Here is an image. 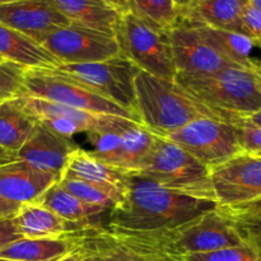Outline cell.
<instances>
[{
    "label": "cell",
    "instance_id": "12",
    "mask_svg": "<svg viewBox=\"0 0 261 261\" xmlns=\"http://www.w3.org/2000/svg\"><path fill=\"white\" fill-rule=\"evenodd\" d=\"M17 98L38 122L68 139L82 133L89 134L112 129L125 120V117L82 111L25 94H20Z\"/></svg>",
    "mask_w": 261,
    "mask_h": 261
},
{
    "label": "cell",
    "instance_id": "10",
    "mask_svg": "<svg viewBox=\"0 0 261 261\" xmlns=\"http://www.w3.org/2000/svg\"><path fill=\"white\" fill-rule=\"evenodd\" d=\"M165 138L180 145L209 168L244 152L234 125L214 117H199Z\"/></svg>",
    "mask_w": 261,
    "mask_h": 261
},
{
    "label": "cell",
    "instance_id": "27",
    "mask_svg": "<svg viewBox=\"0 0 261 261\" xmlns=\"http://www.w3.org/2000/svg\"><path fill=\"white\" fill-rule=\"evenodd\" d=\"M58 182L66 191L83 200L84 203L101 206L109 212L112 208H115L117 204L121 203L125 195L124 190L112 188V186L91 182V181L82 180V178L60 177Z\"/></svg>",
    "mask_w": 261,
    "mask_h": 261
},
{
    "label": "cell",
    "instance_id": "28",
    "mask_svg": "<svg viewBox=\"0 0 261 261\" xmlns=\"http://www.w3.org/2000/svg\"><path fill=\"white\" fill-rule=\"evenodd\" d=\"M130 12L162 32H168L180 18L173 0H130Z\"/></svg>",
    "mask_w": 261,
    "mask_h": 261
},
{
    "label": "cell",
    "instance_id": "8",
    "mask_svg": "<svg viewBox=\"0 0 261 261\" xmlns=\"http://www.w3.org/2000/svg\"><path fill=\"white\" fill-rule=\"evenodd\" d=\"M51 70L92 89L117 106L132 112L139 122L134 82L140 70L124 56H115L96 63L60 64L58 68Z\"/></svg>",
    "mask_w": 261,
    "mask_h": 261
},
{
    "label": "cell",
    "instance_id": "35",
    "mask_svg": "<svg viewBox=\"0 0 261 261\" xmlns=\"http://www.w3.org/2000/svg\"><path fill=\"white\" fill-rule=\"evenodd\" d=\"M56 261H92V257H91V255H89L88 250H87L86 247L83 246V244H82V239H81V246H79L75 251L71 252V254H69L68 256L63 257V259H60V260H56Z\"/></svg>",
    "mask_w": 261,
    "mask_h": 261
},
{
    "label": "cell",
    "instance_id": "21",
    "mask_svg": "<svg viewBox=\"0 0 261 261\" xmlns=\"http://www.w3.org/2000/svg\"><path fill=\"white\" fill-rule=\"evenodd\" d=\"M0 56L27 69H54L58 59L28 36L0 23Z\"/></svg>",
    "mask_w": 261,
    "mask_h": 261
},
{
    "label": "cell",
    "instance_id": "15",
    "mask_svg": "<svg viewBox=\"0 0 261 261\" xmlns=\"http://www.w3.org/2000/svg\"><path fill=\"white\" fill-rule=\"evenodd\" d=\"M78 145L37 121L32 134L15 154L19 161L60 177L68 158Z\"/></svg>",
    "mask_w": 261,
    "mask_h": 261
},
{
    "label": "cell",
    "instance_id": "9",
    "mask_svg": "<svg viewBox=\"0 0 261 261\" xmlns=\"http://www.w3.org/2000/svg\"><path fill=\"white\" fill-rule=\"evenodd\" d=\"M20 94L37 97L82 111L112 115L138 122L132 112L117 106L92 89L54 73L51 69H27Z\"/></svg>",
    "mask_w": 261,
    "mask_h": 261
},
{
    "label": "cell",
    "instance_id": "42",
    "mask_svg": "<svg viewBox=\"0 0 261 261\" xmlns=\"http://www.w3.org/2000/svg\"><path fill=\"white\" fill-rule=\"evenodd\" d=\"M14 2H19V0H0V5L9 4V3H14Z\"/></svg>",
    "mask_w": 261,
    "mask_h": 261
},
{
    "label": "cell",
    "instance_id": "33",
    "mask_svg": "<svg viewBox=\"0 0 261 261\" xmlns=\"http://www.w3.org/2000/svg\"><path fill=\"white\" fill-rule=\"evenodd\" d=\"M244 23L246 27L247 36L252 40L255 46L261 48V12L255 9L250 4L245 8Z\"/></svg>",
    "mask_w": 261,
    "mask_h": 261
},
{
    "label": "cell",
    "instance_id": "47",
    "mask_svg": "<svg viewBox=\"0 0 261 261\" xmlns=\"http://www.w3.org/2000/svg\"><path fill=\"white\" fill-rule=\"evenodd\" d=\"M0 60H4V59H3V58H2V56H0Z\"/></svg>",
    "mask_w": 261,
    "mask_h": 261
},
{
    "label": "cell",
    "instance_id": "43",
    "mask_svg": "<svg viewBox=\"0 0 261 261\" xmlns=\"http://www.w3.org/2000/svg\"><path fill=\"white\" fill-rule=\"evenodd\" d=\"M256 65H257V68H259V70L261 71V59L260 60H256Z\"/></svg>",
    "mask_w": 261,
    "mask_h": 261
},
{
    "label": "cell",
    "instance_id": "22",
    "mask_svg": "<svg viewBox=\"0 0 261 261\" xmlns=\"http://www.w3.org/2000/svg\"><path fill=\"white\" fill-rule=\"evenodd\" d=\"M129 175L130 172L127 171L101 162L94 158L89 150H84L78 147L69 155L60 177L82 178L125 191Z\"/></svg>",
    "mask_w": 261,
    "mask_h": 261
},
{
    "label": "cell",
    "instance_id": "5",
    "mask_svg": "<svg viewBox=\"0 0 261 261\" xmlns=\"http://www.w3.org/2000/svg\"><path fill=\"white\" fill-rule=\"evenodd\" d=\"M152 234L170 254L185 257L241 246L256 240L251 229L216 208L175 229Z\"/></svg>",
    "mask_w": 261,
    "mask_h": 261
},
{
    "label": "cell",
    "instance_id": "48",
    "mask_svg": "<svg viewBox=\"0 0 261 261\" xmlns=\"http://www.w3.org/2000/svg\"><path fill=\"white\" fill-rule=\"evenodd\" d=\"M2 102H4V101H0V103H2Z\"/></svg>",
    "mask_w": 261,
    "mask_h": 261
},
{
    "label": "cell",
    "instance_id": "7",
    "mask_svg": "<svg viewBox=\"0 0 261 261\" xmlns=\"http://www.w3.org/2000/svg\"><path fill=\"white\" fill-rule=\"evenodd\" d=\"M115 38L120 55L132 61L140 71L175 81L177 73L167 32L154 30L127 12L121 15L115 28Z\"/></svg>",
    "mask_w": 261,
    "mask_h": 261
},
{
    "label": "cell",
    "instance_id": "25",
    "mask_svg": "<svg viewBox=\"0 0 261 261\" xmlns=\"http://www.w3.org/2000/svg\"><path fill=\"white\" fill-rule=\"evenodd\" d=\"M193 27H195L204 41L227 61L240 68H256V60L251 58L252 48L255 45L250 37L236 32L206 27V25H193Z\"/></svg>",
    "mask_w": 261,
    "mask_h": 261
},
{
    "label": "cell",
    "instance_id": "2",
    "mask_svg": "<svg viewBox=\"0 0 261 261\" xmlns=\"http://www.w3.org/2000/svg\"><path fill=\"white\" fill-rule=\"evenodd\" d=\"M175 82L232 125L261 110V71L257 65L255 69L231 66L203 76L176 74Z\"/></svg>",
    "mask_w": 261,
    "mask_h": 261
},
{
    "label": "cell",
    "instance_id": "31",
    "mask_svg": "<svg viewBox=\"0 0 261 261\" xmlns=\"http://www.w3.org/2000/svg\"><path fill=\"white\" fill-rule=\"evenodd\" d=\"M27 68L13 61L0 60V101L15 98L23 91Z\"/></svg>",
    "mask_w": 261,
    "mask_h": 261
},
{
    "label": "cell",
    "instance_id": "38",
    "mask_svg": "<svg viewBox=\"0 0 261 261\" xmlns=\"http://www.w3.org/2000/svg\"><path fill=\"white\" fill-rule=\"evenodd\" d=\"M240 124H246V125H251V126L261 127V110L260 111H256L254 112V114L249 115V116L244 117V119H241L236 125H240Z\"/></svg>",
    "mask_w": 261,
    "mask_h": 261
},
{
    "label": "cell",
    "instance_id": "16",
    "mask_svg": "<svg viewBox=\"0 0 261 261\" xmlns=\"http://www.w3.org/2000/svg\"><path fill=\"white\" fill-rule=\"evenodd\" d=\"M53 173L24 161L14 160L0 165V198L15 204L36 201L58 181Z\"/></svg>",
    "mask_w": 261,
    "mask_h": 261
},
{
    "label": "cell",
    "instance_id": "34",
    "mask_svg": "<svg viewBox=\"0 0 261 261\" xmlns=\"http://www.w3.org/2000/svg\"><path fill=\"white\" fill-rule=\"evenodd\" d=\"M20 239H23V236L18 231L13 217L0 219V250Z\"/></svg>",
    "mask_w": 261,
    "mask_h": 261
},
{
    "label": "cell",
    "instance_id": "30",
    "mask_svg": "<svg viewBox=\"0 0 261 261\" xmlns=\"http://www.w3.org/2000/svg\"><path fill=\"white\" fill-rule=\"evenodd\" d=\"M184 261H261V247L257 240L241 246L228 247L206 254H194L182 257Z\"/></svg>",
    "mask_w": 261,
    "mask_h": 261
},
{
    "label": "cell",
    "instance_id": "18",
    "mask_svg": "<svg viewBox=\"0 0 261 261\" xmlns=\"http://www.w3.org/2000/svg\"><path fill=\"white\" fill-rule=\"evenodd\" d=\"M37 201L58 214L64 221L78 226L83 231L102 228V217L109 213V211L101 206L84 203L83 200L66 191L58 181L51 185Z\"/></svg>",
    "mask_w": 261,
    "mask_h": 261
},
{
    "label": "cell",
    "instance_id": "46",
    "mask_svg": "<svg viewBox=\"0 0 261 261\" xmlns=\"http://www.w3.org/2000/svg\"><path fill=\"white\" fill-rule=\"evenodd\" d=\"M254 154H256V155H260V157H261V152H259V153H254Z\"/></svg>",
    "mask_w": 261,
    "mask_h": 261
},
{
    "label": "cell",
    "instance_id": "24",
    "mask_svg": "<svg viewBox=\"0 0 261 261\" xmlns=\"http://www.w3.org/2000/svg\"><path fill=\"white\" fill-rule=\"evenodd\" d=\"M37 120L20 105L18 98L0 103V147L17 154L35 129Z\"/></svg>",
    "mask_w": 261,
    "mask_h": 261
},
{
    "label": "cell",
    "instance_id": "36",
    "mask_svg": "<svg viewBox=\"0 0 261 261\" xmlns=\"http://www.w3.org/2000/svg\"><path fill=\"white\" fill-rule=\"evenodd\" d=\"M19 206V204L10 203V201L4 200V199L0 198V219L13 217L18 212Z\"/></svg>",
    "mask_w": 261,
    "mask_h": 261
},
{
    "label": "cell",
    "instance_id": "17",
    "mask_svg": "<svg viewBox=\"0 0 261 261\" xmlns=\"http://www.w3.org/2000/svg\"><path fill=\"white\" fill-rule=\"evenodd\" d=\"M247 4L249 0H200L180 12L178 20L190 25H206L247 36L244 23Z\"/></svg>",
    "mask_w": 261,
    "mask_h": 261
},
{
    "label": "cell",
    "instance_id": "41",
    "mask_svg": "<svg viewBox=\"0 0 261 261\" xmlns=\"http://www.w3.org/2000/svg\"><path fill=\"white\" fill-rule=\"evenodd\" d=\"M249 4L261 12V0H249Z\"/></svg>",
    "mask_w": 261,
    "mask_h": 261
},
{
    "label": "cell",
    "instance_id": "29",
    "mask_svg": "<svg viewBox=\"0 0 261 261\" xmlns=\"http://www.w3.org/2000/svg\"><path fill=\"white\" fill-rule=\"evenodd\" d=\"M81 239L92 261H126L121 250L110 239L103 227L81 232Z\"/></svg>",
    "mask_w": 261,
    "mask_h": 261
},
{
    "label": "cell",
    "instance_id": "4",
    "mask_svg": "<svg viewBox=\"0 0 261 261\" xmlns=\"http://www.w3.org/2000/svg\"><path fill=\"white\" fill-rule=\"evenodd\" d=\"M217 208L240 223L261 226V157L241 152L211 168Z\"/></svg>",
    "mask_w": 261,
    "mask_h": 261
},
{
    "label": "cell",
    "instance_id": "6",
    "mask_svg": "<svg viewBox=\"0 0 261 261\" xmlns=\"http://www.w3.org/2000/svg\"><path fill=\"white\" fill-rule=\"evenodd\" d=\"M138 172L173 193L216 201L211 168L165 137L158 135Z\"/></svg>",
    "mask_w": 261,
    "mask_h": 261
},
{
    "label": "cell",
    "instance_id": "37",
    "mask_svg": "<svg viewBox=\"0 0 261 261\" xmlns=\"http://www.w3.org/2000/svg\"><path fill=\"white\" fill-rule=\"evenodd\" d=\"M110 7L116 9L120 14L130 12V0H105Z\"/></svg>",
    "mask_w": 261,
    "mask_h": 261
},
{
    "label": "cell",
    "instance_id": "40",
    "mask_svg": "<svg viewBox=\"0 0 261 261\" xmlns=\"http://www.w3.org/2000/svg\"><path fill=\"white\" fill-rule=\"evenodd\" d=\"M14 160H17V158H15V155L13 154V153H9L8 150H5L4 148L0 147V165L5 162H10V161Z\"/></svg>",
    "mask_w": 261,
    "mask_h": 261
},
{
    "label": "cell",
    "instance_id": "39",
    "mask_svg": "<svg viewBox=\"0 0 261 261\" xmlns=\"http://www.w3.org/2000/svg\"><path fill=\"white\" fill-rule=\"evenodd\" d=\"M198 2H200V0H173V3H175L178 12H182V10L189 9V8L195 5Z\"/></svg>",
    "mask_w": 261,
    "mask_h": 261
},
{
    "label": "cell",
    "instance_id": "11",
    "mask_svg": "<svg viewBox=\"0 0 261 261\" xmlns=\"http://www.w3.org/2000/svg\"><path fill=\"white\" fill-rule=\"evenodd\" d=\"M42 45L60 64H84L120 56L115 35L69 23L56 28L41 40Z\"/></svg>",
    "mask_w": 261,
    "mask_h": 261
},
{
    "label": "cell",
    "instance_id": "19",
    "mask_svg": "<svg viewBox=\"0 0 261 261\" xmlns=\"http://www.w3.org/2000/svg\"><path fill=\"white\" fill-rule=\"evenodd\" d=\"M81 232L58 237L20 239L0 250V257L18 261H56L81 246Z\"/></svg>",
    "mask_w": 261,
    "mask_h": 261
},
{
    "label": "cell",
    "instance_id": "26",
    "mask_svg": "<svg viewBox=\"0 0 261 261\" xmlns=\"http://www.w3.org/2000/svg\"><path fill=\"white\" fill-rule=\"evenodd\" d=\"M106 233L121 250L126 261H184L182 257L166 251L149 233L110 231H106Z\"/></svg>",
    "mask_w": 261,
    "mask_h": 261
},
{
    "label": "cell",
    "instance_id": "13",
    "mask_svg": "<svg viewBox=\"0 0 261 261\" xmlns=\"http://www.w3.org/2000/svg\"><path fill=\"white\" fill-rule=\"evenodd\" d=\"M167 33L177 74L188 76L212 75L223 69L236 66L211 47L193 25L178 20Z\"/></svg>",
    "mask_w": 261,
    "mask_h": 261
},
{
    "label": "cell",
    "instance_id": "20",
    "mask_svg": "<svg viewBox=\"0 0 261 261\" xmlns=\"http://www.w3.org/2000/svg\"><path fill=\"white\" fill-rule=\"evenodd\" d=\"M15 226L24 239H42L78 233L83 229L64 221L63 218L36 201L20 204L13 216Z\"/></svg>",
    "mask_w": 261,
    "mask_h": 261
},
{
    "label": "cell",
    "instance_id": "1",
    "mask_svg": "<svg viewBox=\"0 0 261 261\" xmlns=\"http://www.w3.org/2000/svg\"><path fill=\"white\" fill-rule=\"evenodd\" d=\"M217 203L167 190L139 172H130L121 203L109 212L103 228L125 233H158L175 229Z\"/></svg>",
    "mask_w": 261,
    "mask_h": 261
},
{
    "label": "cell",
    "instance_id": "44",
    "mask_svg": "<svg viewBox=\"0 0 261 261\" xmlns=\"http://www.w3.org/2000/svg\"><path fill=\"white\" fill-rule=\"evenodd\" d=\"M257 242H259L260 247H261V232L259 233V236H257Z\"/></svg>",
    "mask_w": 261,
    "mask_h": 261
},
{
    "label": "cell",
    "instance_id": "3",
    "mask_svg": "<svg viewBox=\"0 0 261 261\" xmlns=\"http://www.w3.org/2000/svg\"><path fill=\"white\" fill-rule=\"evenodd\" d=\"M134 84L139 122L160 137H167L199 117L222 120L175 81L139 71Z\"/></svg>",
    "mask_w": 261,
    "mask_h": 261
},
{
    "label": "cell",
    "instance_id": "45",
    "mask_svg": "<svg viewBox=\"0 0 261 261\" xmlns=\"http://www.w3.org/2000/svg\"><path fill=\"white\" fill-rule=\"evenodd\" d=\"M0 261H18V260H10V259H3V257H0Z\"/></svg>",
    "mask_w": 261,
    "mask_h": 261
},
{
    "label": "cell",
    "instance_id": "23",
    "mask_svg": "<svg viewBox=\"0 0 261 261\" xmlns=\"http://www.w3.org/2000/svg\"><path fill=\"white\" fill-rule=\"evenodd\" d=\"M70 23L115 35L120 14L105 0H51Z\"/></svg>",
    "mask_w": 261,
    "mask_h": 261
},
{
    "label": "cell",
    "instance_id": "14",
    "mask_svg": "<svg viewBox=\"0 0 261 261\" xmlns=\"http://www.w3.org/2000/svg\"><path fill=\"white\" fill-rule=\"evenodd\" d=\"M0 23L40 43L48 33L70 22L51 0H19L0 5Z\"/></svg>",
    "mask_w": 261,
    "mask_h": 261
},
{
    "label": "cell",
    "instance_id": "32",
    "mask_svg": "<svg viewBox=\"0 0 261 261\" xmlns=\"http://www.w3.org/2000/svg\"><path fill=\"white\" fill-rule=\"evenodd\" d=\"M234 127H236L239 143L244 152H261V127L251 126V125L246 124L234 125Z\"/></svg>",
    "mask_w": 261,
    "mask_h": 261
}]
</instances>
